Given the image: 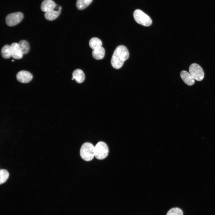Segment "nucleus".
<instances>
[{
    "label": "nucleus",
    "mask_w": 215,
    "mask_h": 215,
    "mask_svg": "<svg viewBox=\"0 0 215 215\" xmlns=\"http://www.w3.org/2000/svg\"><path fill=\"white\" fill-rule=\"evenodd\" d=\"M129 56V52L126 47L123 45L117 46L114 51L111 59L112 66L116 69L120 68Z\"/></svg>",
    "instance_id": "f257e3e1"
},
{
    "label": "nucleus",
    "mask_w": 215,
    "mask_h": 215,
    "mask_svg": "<svg viewBox=\"0 0 215 215\" xmlns=\"http://www.w3.org/2000/svg\"><path fill=\"white\" fill-rule=\"evenodd\" d=\"M94 147L89 142L84 143L82 146L80 151L81 158L84 160L89 161L92 160L94 156Z\"/></svg>",
    "instance_id": "f03ea898"
},
{
    "label": "nucleus",
    "mask_w": 215,
    "mask_h": 215,
    "mask_svg": "<svg viewBox=\"0 0 215 215\" xmlns=\"http://www.w3.org/2000/svg\"><path fill=\"white\" fill-rule=\"evenodd\" d=\"M133 16L135 20L139 24L147 27L152 24V21L150 17L140 10H135Z\"/></svg>",
    "instance_id": "7ed1b4c3"
},
{
    "label": "nucleus",
    "mask_w": 215,
    "mask_h": 215,
    "mask_svg": "<svg viewBox=\"0 0 215 215\" xmlns=\"http://www.w3.org/2000/svg\"><path fill=\"white\" fill-rule=\"evenodd\" d=\"M108 152V146L103 142H99L94 147V156L98 159H103L106 158Z\"/></svg>",
    "instance_id": "20e7f679"
},
{
    "label": "nucleus",
    "mask_w": 215,
    "mask_h": 215,
    "mask_svg": "<svg viewBox=\"0 0 215 215\" xmlns=\"http://www.w3.org/2000/svg\"><path fill=\"white\" fill-rule=\"evenodd\" d=\"M190 73L194 78L197 81H202L204 76V72L202 67L195 63L191 64L189 68Z\"/></svg>",
    "instance_id": "39448f33"
},
{
    "label": "nucleus",
    "mask_w": 215,
    "mask_h": 215,
    "mask_svg": "<svg viewBox=\"0 0 215 215\" xmlns=\"http://www.w3.org/2000/svg\"><path fill=\"white\" fill-rule=\"evenodd\" d=\"M23 18V14L20 12H17L8 14L6 18V22L9 26H15L22 20Z\"/></svg>",
    "instance_id": "423d86ee"
},
{
    "label": "nucleus",
    "mask_w": 215,
    "mask_h": 215,
    "mask_svg": "<svg viewBox=\"0 0 215 215\" xmlns=\"http://www.w3.org/2000/svg\"><path fill=\"white\" fill-rule=\"evenodd\" d=\"M33 77L32 75L30 72L25 70L19 72L16 76L18 81L24 83L30 82L32 79Z\"/></svg>",
    "instance_id": "0eeeda50"
},
{
    "label": "nucleus",
    "mask_w": 215,
    "mask_h": 215,
    "mask_svg": "<svg viewBox=\"0 0 215 215\" xmlns=\"http://www.w3.org/2000/svg\"><path fill=\"white\" fill-rule=\"evenodd\" d=\"M10 46L12 57L16 59H21L23 54L19 47L18 43H13L11 44Z\"/></svg>",
    "instance_id": "6e6552de"
},
{
    "label": "nucleus",
    "mask_w": 215,
    "mask_h": 215,
    "mask_svg": "<svg viewBox=\"0 0 215 215\" xmlns=\"http://www.w3.org/2000/svg\"><path fill=\"white\" fill-rule=\"evenodd\" d=\"M56 5L52 0H44L41 4V10L43 12H46L53 10Z\"/></svg>",
    "instance_id": "1a4fd4ad"
},
{
    "label": "nucleus",
    "mask_w": 215,
    "mask_h": 215,
    "mask_svg": "<svg viewBox=\"0 0 215 215\" xmlns=\"http://www.w3.org/2000/svg\"><path fill=\"white\" fill-rule=\"evenodd\" d=\"M181 78L187 85L191 86L195 83L194 79L191 74L185 70L182 71L180 74Z\"/></svg>",
    "instance_id": "9d476101"
},
{
    "label": "nucleus",
    "mask_w": 215,
    "mask_h": 215,
    "mask_svg": "<svg viewBox=\"0 0 215 215\" xmlns=\"http://www.w3.org/2000/svg\"><path fill=\"white\" fill-rule=\"evenodd\" d=\"M72 80L75 79L76 81L79 83H82L85 79V75L81 70L77 69L75 70L72 74Z\"/></svg>",
    "instance_id": "9b49d317"
},
{
    "label": "nucleus",
    "mask_w": 215,
    "mask_h": 215,
    "mask_svg": "<svg viewBox=\"0 0 215 215\" xmlns=\"http://www.w3.org/2000/svg\"><path fill=\"white\" fill-rule=\"evenodd\" d=\"M105 50L102 46L93 50L92 55L93 58L96 60H100L103 58L105 55Z\"/></svg>",
    "instance_id": "f8f14e48"
},
{
    "label": "nucleus",
    "mask_w": 215,
    "mask_h": 215,
    "mask_svg": "<svg viewBox=\"0 0 215 215\" xmlns=\"http://www.w3.org/2000/svg\"><path fill=\"white\" fill-rule=\"evenodd\" d=\"M60 10H52L46 12L44 14V17L46 19L49 21H52L56 19L61 13Z\"/></svg>",
    "instance_id": "ddd939ff"
},
{
    "label": "nucleus",
    "mask_w": 215,
    "mask_h": 215,
    "mask_svg": "<svg viewBox=\"0 0 215 215\" xmlns=\"http://www.w3.org/2000/svg\"><path fill=\"white\" fill-rule=\"evenodd\" d=\"M89 45L90 47L94 50L102 47V42L101 41L96 37H93L90 40Z\"/></svg>",
    "instance_id": "4468645a"
},
{
    "label": "nucleus",
    "mask_w": 215,
    "mask_h": 215,
    "mask_svg": "<svg viewBox=\"0 0 215 215\" xmlns=\"http://www.w3.org/2000/svg\"><path fill=\"white\" fill-rule=\"evenodd\" d=\"M2 56L5 59H9L12 56V53L10 45H4L1 50Z\"/></svg>",
    "instance_id": "2eb2a0df"
},
{
    "label": "nucleus",
    "mask_w": 215,
    "mask_h": 215,
    "mask_svg": "<svg viewBox=\"0 0 215 215\" xmlns=\"http://www.w3.org/2000/svg\"><path fill=\"white\" fill-rule=\"evenodd\" d=\"M93 0H77L76 6L79 10H82L89 6Z\"/></svg>",
    "instance_id": "dca6fc26"
},
{
    "label": "nucleus",
    "mask_w": 215,
    "mask_h": 215,
    "mask_svg": "<svg viewBox=\"0 0 215 215\" xmlns=\"http://www.w3.org/2000/svg\"><path fill=\"white\" fill-rule=\"evenodd\" d=\"M19 47L23 54H27L30 49L29 43L25 40H22L18 43Z\"/></svg>",
    "instance_id": "f3484780"
},
{
    "label": "nucleus",
    "mask_w": 215,
    "mask_h": 215,
    "mask_svg": "<svg viewBox=\"0 0 215 215\" xmlns=\"http://www.w3.org/2000/svg\"><path fill=\"white\" fill-rule=\"evenodd\" d=\"M9 176L8 172L4 169H1L0 171V184L4 183L8 179Z\"/></svg>",
    "instance_id": "a211bd4d"
},
{
    "label": "nucleus",
    "mask_w": 215,
    "mask_h": 215,
    "mask_svg": "<svg viewBox=\"0 0 215 215\" xmlns=\"http://www.w3.org/2000/svg\"><path fill=\"white\" fill-rule=\"evenodd\" d=\"M166 215H183V214L181 209L178 208H175L170 210Z\"/></svg>",
    "instance_id": "6ab92c4d"
},
{
    "label": "nucleus",
    "mask_w": 215,
    "mask_h": 215,
    "mask_svg": "<svg viewBox=\"0 0 215 215\" xmlns=\"http://www.w3.org/2000/svg\"><path fill=\"white\" fill-rule=\"evenodd\" d=\"M62 9V7L61 6H59L58 8V10H61Z\"/></svg>",
    "instance_id": "aec40b11"
},
{
    "label": "nucleus",
    "mask_w": 215,
    "mask_h": 215,
    "mask_svg": "<svg viewBox=\"0 0 215 215\" xmlns=\"http://www.w3.org/2000/svg\"><path fill=\"white\" fill-rule=\"evenodd\" d=\"M12 61L13 62V61H14L13 60H12Z\"/></svg>",
    "instance_id": "412c9836"
}]
</instances>
